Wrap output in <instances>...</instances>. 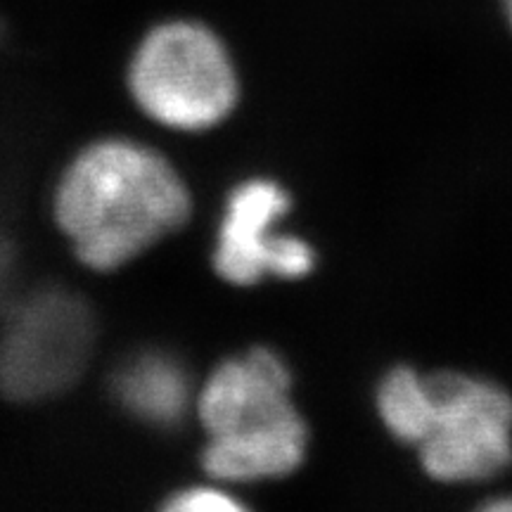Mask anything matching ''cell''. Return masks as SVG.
<instances>
[{"label": "cell", "mask_w": 512, "mask_h": 512, "mask_svg": "<svg viewBox=\"0 0 512 512\" xmlns=\"http://www.w3.org/2000/svg\"><path fill=\"white\" fill-rule=\"evenodd\" d=\"M204 437L202 467L221 484L283 479L302 467L309 427L292 399L285 358L252 347L211 370L195 396Z\"/></svg>", "instance_id": "2"}, {"label": "cell", "mask_w": 512, "mask_h": 512, "mask_svg": "<svg viewBox=\"0 0 512 512\" xmlns=\"http://www.w3.org/2000/svg\"><path fill=\"white\" fill-rule=\"evenodd\" d=\"M114 396L133 418L155 427H174L195 411L197 392H192L190 377L176 358L145 351L119 368Z\"/></svg>", "instance_id": "7"}, {"label": "cell", "mask_w": 512, "mask_h": 512, "mask_svg": "<svg viewBox=\"0 0 512 512\" xmlns=\"http://www.w3.org/2000/svg\"><path fill=\"white\" fill-rule=\"evenodd\" d=\"M290 211V195L271 178H249L228 195L211 264L223 283L259 285L264 278L302 280L316 266L304 238L275 233Z\"/></svg>", "instance_id": "5"}, {"label": "cell", "mask_w": 512, "mask_h": 512, "mask_svg": "<svg viewBox=\"0 0 512 512\" xmlns=\"http://www.w3.org/2000/svg\"><path fill=\"white\" fill-rule=\"evenodd\" d=\"M91 339L81 306L60 294L27 302L0 349V380L19 399L55 392L79 370Z\"/></svg>", "instance_id": "6"}, {"label": "cell", "mask_w": 512, "mask_h": 512, "mask_svg": "<svg viewBox=\"0 0 512 512\" xmlns=\"http://www.w3.org/2000/svg\"><path fill=\"white\" fill-rule=\"evenodd\" d=\"M242 508H245V503L233 491L226 489V484L214 482V479H211V484H197L176 491L166 501V510L174 512H235Z\"/></svg>", "instance_id": "8"}, {"label": "cell", "mask_w": 512, "mask_h": 512, "mask_svg": "<svg viewBox=\"0 0 512 512\" xmlns=\"http://www.w3.org/2000/svg\"><path fill=\"white\" fill-rule=\"evenodd\" d=\"M501 3H503V12H505V17H508V24L512 29V0H501Z\"/></svg>", "instance_id": "10"}, {"label": "cell", "mask_w": 512, "mask_h": 512, "mask_svg": "<svg viewBox=\"0 0 512 512\" xmlns=\"http://www.w3.org/2000/svg\"><path fill=\"white\" fill-rule=\"evenodd\" d=\"M484 510L491 512H512V496H505L501 501H489L484 505Z\"/></svg>", "instance_id": "9"}, {"label": "cell", "mask_w": 512, "mask_h": 512, "mask_svg": "<svg viewBox=\"0 0 512 512\" xmlns=\"http://www.w3.org/2000/svg\"><path fill=\"white\" fill-rule=\"evenodd\" d=\"M188 183L155 147L128 138L95 140L64 166L53 195L57 228L76 259L119 271L185 226Z\"/></svg>", "instance_id": "1"}, {"label": "cell", "mask_w": 512, "mask_h": 512, "mask_svg": "<svg viewBox=\"0 0 512 512\" xmlns=\"http://www.w3.org/2000/svg\"><path fill=\"white\" fill-rule=\"evenodd\" d=\"M377 413L437 482H482L512 463V396L489 380L394 368L377 389Z\"/></svg>", "instance_id": "3"}, {"label": "cell", "mask_w": 512, "mask_h": 512, "mask_svg": "<svg viewBox=\"0 0 512 512\" xmlns=\"http://www.w3.org/2000/svg\"><path fill=\"white\" fill-rule=\"evenodd\" d=\"M126 81L138 110L178 133L211 131L240 100L228 48L209 27L185 19L159 24L140 41Z\"/></svg>", "instance_id": "4"}]
</instances>
